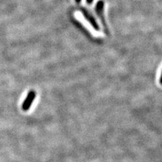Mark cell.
Instances as JSON below:
<instances>
[{
    "label": "cell",
    "instance_id": "6da1fadb",
    "mask_svg": "<svg viewBox=\"0 0 162 162\" xmlns=\"http://www.w3.org/2000/svg\"><path fill=\"white\" fill-rule=\"evenodd\" d=\"M103 8H104V2L103 1H99L97 2V4L96 5L95 10L96 13L98 15L99 18H100L101 21H102V23L104 26V29L105 32H108V30H107V26L105 24V20L104 18V15H103Z\"/></svg>",
    "mask_w": 162,
    "mask_h": 162
},
{
    "label": "cell",
    "instance_id": "7a4b0ae2",
    "mask_svg": "<svg viewBox=\"0 0 162 162\" xmlns=\"http://www.w3.org/2000/svg\"><path fill=\"white\" fill-rule=\"evenodd\" d=\"M36 97V93L35 91H30L27 95L26 99L24 100L22 105V109L24 111H27L29 110L30 105H32L33 102H34Z\"/></svg>",
    "mask_w": 162,
    "mask_h": 162
},
{
    "label": "cell",
    "instance_id": "3957f363",
    "mask_svg": "<svg viewBox=\"0 0 162 162\" xmlns=\"http://www.w3.org/2000/svg\"><path fill=\"white\" fill-rule=\"evenodd\" d=\"M81 11L82 12V14H83L84 16L85 17V18H86L88 22H90V24L93 26V28L96 30H99L100 28L98 25V24H97V22H96L95 18L89 13V12H88V10H87L86 9H84V8H81Z\"/></svg>",
    "mask_w": 162,
    "mask_h": 162
},
{
    "label": "cell",
    "instance_id": "277c9868",
    "mask_svg": "<svg viewBox=\"0 0 162 162\" xmlns=\"http://www.w3.org/2000/svg\"><path fill=\"white\" fill-rule=\"evenodd\" d=\"M81 1V0H76V2H77V3H79V2H80ZM93 0H87V2L88 3V4H92V3H93Z\"/></svg>",
    "mask_w": 162,
    "mask_h": 162
}]
</instances>
